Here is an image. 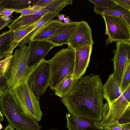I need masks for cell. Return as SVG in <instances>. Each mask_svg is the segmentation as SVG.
<instances>
[{
	"label": "cell",
	"instance_id": "obj_28",
	"mask_svg": "<svg viewBox=\"0 0 130 130\" xmlns=\"http://www.w3.org/2000/svg\"><path fill=\"white\" fill-rule=\"evenodd\" d=\"M118 5L130 12V0H115Z\"/></svg>",
	"mask_w": 130,
	"mask_h": 130
},
{
	"label": "cell",
	"instance_id": "obj_24",
	"mask_svg": "<svg viewBox=\"0 0 130 130\" xmlns=\"http://www.w3.org/2000/svg\"><path fill=\"white\" fill-rule=\"evenodd\" d=\"M93 3L95 6L97 7H115L118 4L115 0H89Z\"/></svg>",
	"mask_w": 130,
	"mask_h": 130
},
{
	"label": "cell",
	"instance_id": "obj_38",
	"mask_svg": "<svg viewBox=\"0 0 130 130\" xmlns=\"http://www.w3.org/2000/svg\"><path fill=\"white\" fill-rule=\"evenodd\" d=\"M3 116L2 114L0 109V122L3 121Z\"/></svg>",
	"mask_w": 130,
	"mask_h": 130
},
{
	"label": "cell",
	"instance_id": "obj_16",
	"mask_svg": "<svg viewBox=\"0 0 130 130\" xmlns=\"http://www.w3.org/2000/svg\"><path fill=\"white\" fill-rule=\"evenodd\" d=\"M13 40V31L9 29L0 35V61L12 55L15 48Z\"/></svg>",
	"mask_w": 130,
	"mask_h": 130
},
{
	"label": "cell",
	"instance_id": "obj_5",
	"mask_svg": "<svg viewBox=\"0 0 130 130\" xmlns=\"http://www.w3.org/2000/svg\"><path fill=\"white\" fill-rule=\"evenodd\" d=\"M25 114L39 122L43 113L39 103V96L30 89L27 81L19 86L13 92Z\"/></svg>",
	"mask_w": 130,
	"mask_h": 130
},
{
	"label": "cell",
	"instance_id": "obj_20",
	"mask_svg": "<svg viewBox=\"0 0 130 130\" xmlns=\"http://www.w3.org/2000/svg\"><path fill=\"white\" fill-rule=\"evenodd\" d=\"M78 80L73 78L72 74L69 75L56 87L54 90L55 94L61 98L65 97L69 93Z\"/></svg>",
	"mask_w": 130,
	"mask_h": 130
},
{
	"label": "cell",
	"instance_id": "obj_21",
	"mask_svg": "<svg viewBox=\"0 0 130 130\" xmlns=\"http://www.w3.org/2000/svg\"><path fill=\"white\" fill-rule=\"evenodd\" d=\"M39 0H1V10L6 9L20 10L35 6Z\"/></svg>",
	"mask_w": 130,
	"mask_h": 130
},
{
	"label": "cell",
	"instance_id": "obj_39",
	"mask_svg": "<svg viewBox=\"0 0 130 130\" xmlns=\"http://www.w3.org/2000/svg\"><path fill=\"white\" fill-rule=\"evenodd\" d=\"M3 91L0 90V99L2 96Z\"/></svg>",
	"mask_w": 130,
	"mask_h": 130
},
{
	"label": "cell",
	"instance_id": "obj_30",
	"mask_svg": "<svg viewBox=\"0 0 130 130\" xmlns=\"http://www.w3.org/2000/svg\"><path fill=\"white\" fill-rule=\"evenodd\" d=\"M7 89V80L5 76L0 74V90L3 91Z\"/></svg>",
	"mask_w": 130,
	"mask_h": 130
},
{
	"label": "cell",
	"instance_id": "obj_23",
	"mask_svg": "<svg viewBox=\"0 0 130 130\" xmlns=\"http://www.w3.org/2000/svg\"><path fill=\"white\" fill-rule=\"evenodd\" d=\"M130 64L127 67L122 78L119 86L122 93L130 84Z\"/></svg>",
	"mask_w": 130,
	"mask_h": 130
},
{
	"label": "cell",
	"instance_id": "obj_8",
	"mask_svg": "<svg viewBox=\"0 0 130 130\" xmlns=\"http://www.w3.org/2000/svg\"><path fill=\"white\" fill-rule=\"evenodd\" d=\"M113 52V73L120 86L125 70L130 64V42H117L116 48Z\"/></svg>",
	"mask_w": 130,
	"mask_h": 130
},
{
	"label": "cell",
	"instance_id": "obj_33",
	"mask_svg": "<svg viewBox=\"0 0 130 130\" xmlns=\"http://www.w3.org/2000/svg\"><path fill=\"white\" fill-rule=\"evenodd\" d=\"M13 20L11 18L8 21L4 20L2 17V16L0 15V30L4 27L8 26L9 24L12 22Z\"/></svg>",
	"mask_w": 130,
	"mask_h": 130
},
{
	"label": "cell",
	"instance_id": "obj_22",
	"mask_svg": "<svg viewBox=\"0 0 130 130\" xmlns=\"http://www.w3.org/2000/svg\"><path fill=\"white\" fill-rule=\"evenodd\" d=\"M36 22L19 28L13 31V42L15 48L20 47L22 41L27 35L32 30Z\"/></svg>",
	"mask_w": 130,
	"mask_h": 130
},
{
	"label": "cell",
	"instance_id": "obj_40",
	"mask_svg": "<svg viewBox=\"0 0 130 130\" xmlns=\"http://www.w3.org/2000/svg\"><path fill=\"white\" fill-rule=\"evenodd\" d=\"M3 128V126L0 122V130Z\"/></svg>",
	"mask_w": 130,
	"mask_h": 130
},
{
	"label": "cell",
	"instance_id": "obj_29",
	"mask_svg": "<svg viewBox=\"0 0 130 130\" xmlns=\"http://www.w3.org/2000/svg\"><path fill=\"white\" fill-rule=\"evenodd\" d=\"M101 128L105 130H122V125L117 123H115Z\"/></svg>",
	"mask_w": 130,
	"mask_h": 130
},
{
	"label": "cell",
	"instance_id": "obj_12",
	"mask_svg": "<svg viewBox=\"0 0 130 130\" xmlns=\"http://www.w3.org/2000/svg\"><path fill=\"white\" fill-rule=\"evenodd\" d=\"M92 45L86 46L75 50L74 78L79 79L84 75L88 66L91 53Z\"/></svg>",
	"mask_w": 130,
	"mask_h": 130
},
{
	"label": "cell",
	"instance_id": "obj_41",
	"mask_svg": "<svg viewBox=\"0 0 130 130\" xmlns=\"http://www.w3.org/2000/svg\"><path fill=\"white\" fill-rule=\"evenodd\" d=\"M56 129H47V130H55ZM15 130H17L15 129Z\"/></svg>",
	"mask_w": 130,
	"mask_h": 130
},
{
	"label": "cell",
	"instance_id": "obj_26",
	"mask_svg": "<svg viewBox=\"0 0 130 130\" xmlns=\"http://www.w3.org/2000/svg\"><path fill=\"white\" fill-rule=\"evenodd\" d=\"M42 8L40 6H34L24 9L15 10L16 13H21L24 15H28L34 14L37 11Z\"/></svg>",
	"mask_w": 130,
	"mask_h": 130
},
{
	"label": "cell",
	"instance_id": "obj_9",
	"mask_svg": "<svg viewBox=\"0 0 130 130\" xmlns=\"http://www.w3.org/2000/svg\"><path fill=\"white\" fill-rule=\"evenodd\" d=\"M64 3L67 5L73 4L72 0H55L47 6L42 8L34 14L24 15H21L18 18L13 20L8 26L9 29L14 31L16 29L23 26L30 25L37 22L46 13L52 12L59 6Z\"/></svg>",
	"mask_w": 130,
	"mask_h": 130
},
{
	"label": "cell",
	"instance_id": "obj_32",
	"mask_svg": "<svg viewBox=\"0 0 130 130\" xmlns=\"http://www.w3.org/2000/svg\"><path fill=\"white\" fill-rule=\"evenodd\" d=\"M16 10L10 9H6L0 11V15L3 17H10Z\"/></svg>",
	"mask_w": 130,
	"mask_h": 130
},
{
	"label": "cell",
	"instance_id": "obj_15",
	"mask_svg": "<svg viewBox=\"0 0 130 130\" xmlns=\"http://www.w3.org/2000/svg\"><path fill=\"white\" fill-rule=\"evenodd\" d=\"M66 127L68 130H103L98 122L76 117L66 114Z\"/></svg>",
	"mask_w": 130,
	"mask_h": 130
},
{
	"label": "cell",
	"instance_id": "obj_11",
	"mask_svg": "<svg viewBox=\"0 0 130 130\" xmlns=\"http://www.w3.org/2000/svg\"><path fill=\"white\" fill-rule=\"evenodd\" d=\"M28 43L27 66L32 69L44 59L49 51L55 47L45 41L30 40Z\"/></svg>",
	"mask_w": 130,
	"mask_h": 130
},
{
	"label": "cell",
	"instance_id": "obj_6",
	"mask_svg": "<svg viewBox=\"0 0 130 130\" xmlns=\"http://www.w3.org/2000/svg\"><path fill=\"white\" fill-rule=\"evenodd\" d=\"M51 77L50 64L44 59L33 68L28 78L27 84L33 93L42 95L49 86Z\"/></svg>",
	"mask_w": 130,
	"mask_h": 130
},
{
	"label": "cell",
	"instance_id": "obj_7",
	"mask_svg": "<svg viewBox=\"0 0 130 130\" xmlns=\"http://www.w3.org/2000/svg\"><path fill=\"white\" fill-rule=\"evenodd\" d=\"M101 15L105 24L106 45L113 42H130V25L123 19L105 14Z\"/></svg>",
	"mask_w": 130,
	"mask_h": 130
},
{
	"label": "cell",
	"instance_id": "obj_36",
	"mask_svg": "<svg viewBox=\"0 0 130 130\" xmlns=\"http://www.w3.org/2000/svg\"><path fill=\"white\" fill-rule=\"evenodd\" d=\"M122 130H130V124L122 125Z\"/></svg>",
	"mask_w": 130,
	"mask_h": 130
},
{
	"label": "cell",
	"instance_id": "obj_27",
	"mask_svg": "<svg viewBox=\"0 0 130 130\" xmlns=\"http://www.w3.org/2000/svg\"><path fill=\"white\" fill-rule=\"evenodd\" d=\"M115 123L122 125L130 124V107L127 108L122 117Z\"/></svg>",
	"mask_w": 130,
	"mask_h": 130
},
{
	"label": "cell",
	"instance_id": "obj_37",
	"mask_svg": "<svg viewBox=\"0 0 130 130\" xmlns=\"http://www.w3.org/2000/svg\"><path fill=\"white\" fill-rule=\"evenodd\" d=\"M14 128L13 127L9 124L5 127L4 130H14Z\"/></svg>",
	"mask_w": 130,
	"mask_h": 130
},
{
	"label": "cell",
	"instance_id": "obj_18",
	"mask_svg": "<svg viewBox=\"0 0 130 130\" xmlns=\"http://www.w3.org/2000/svg\"><path fill=\"white\" fill-rule=\"evenodd\" d=\"M67 5L66 3L61 4L53 11L46 13L41 18L36 22L32 30L23 40L20 47L25 45L28 43L31 38L39 29L56 16Z\"/></svg>",
	"mask_w": 130,
	"mask_h": 130
},
{
	"label": "cell",
	"instance_id": "obj_3",
	"mask_svg": "<svg viewBox=\"0 0 130 130\" xmlns=\"http://www.w3.org/2000/svg\"><path fill=\"white\" fill-rule=\"evenodd\" d=\"M29 54L28 46L20 47L12 55L11 63L5 76L8 89L13 92L27 81L32 69L27 66Z\"/></svg>",
	"mask_w": 130,
	"mask_h": 130
},
{
	"label": "cell",
	"instance_id": "obj_1",
	"mask_svg": "<svg viewBox=\"0 0 130 130\" xmlns=\"http://www.w3.org/2000/svg\"><path fill=\"white\" fill-rule=\"evenodd\" d=\"M102 86L98 75L91 74L82 77L61 101L69 113L78 118L99 122L103 116Z\"/></svg>",
	"mask_w": 130,
	"mask_h": 130
},
{
	"label": "cell",
	"instance_id": "obj_34",
	"mask_svg": "<svg viewBox=\"0 0 130 130\" xmlns=\"http://www.w3.org/2000/svg\"><path fill=\"white\" fill-rule=\"evenodd\" d=\"M57 16L58 19L61 22L62 21H63L65 18V15L62 14L58 13Z\"/></svg>",
	"mask_w": 130,
	"mask_h": 130
},
{
	"label": "cell",
	"instance_id": "obj_4",
	"mask_svg": "<svg viewBox=\"0 0 130 130\" xmlns=\"http://www.w3.org/2000/svg\"><path fill=\"white\" fill-rule=\"evenodd\" d=\"M75 50L68 45L56 52L48 60L51 67V77L49 85L51 90H54L66 77L73 73L75 63Z\"/></svg>",
	"mask_w": 130,
	"mask_h": 130
},
{
	"label": "cell",
	"instance_id": "obj_13",
	"mask_svg": "<svg viewBox=\"0 0 130 130\" xmlns=\"http://www.w3.org/2000/svg\"><path fill=\"white\" fill-rule=\"evenodd\" d=\"M79 22L72 21L68 24H64L44 41L51 43L55 47L68 45L70 37Z\"/></svg>",
	"mask_w": 130,
	"mask_h": 130
},
{
	"label": "cell",
	"instance_id": "obj_10",
	"mask_svg": "<svg viewBox=\"0 0 130 130\" xmlns=\"http://www.w3.org/2000/svg\"><path fill=\"white\" fill-rule=\"evenodd\" d=\"M93 44L90 26L86 22H80L70 37L68 45L75 50L86 46L92 45Z\"/></svg>",
	"mask_w": 130,
	"mask_h": 130
},
{
	"label": "cell",
	"instance_id": "obj_17",
	"mask_svg": "<svg viewBox=\"0 0 130 130\" xmlns=\"http://www.w3.org/2000/svg\"><path fill=\"white\" fill-rule=\"evenodd\" d=\"M64 24L58 19L52 20L39 29L30 40L44 41Z\"/></svg>",
	"mask_w": 130,
	"mask_h": 130
},
{
	"label": "cell",
	"instance_id": "obj_25",
	"mask_svg": "<svg viewBox=\"0 0 130 130\" xmlns=\"http://www.w3.org/2000/svg\"><path fill=\"white\" fill-rule=\"evenodd\" d=\"M12 55L0 61V73L4 76H5L9 68Z\"/></svg>",
	"mask_w": 130,
	"mask_h": 130
},
{
	"label": "cell",
	"instance_id": "obj_35",
	"mask_svg": "<svg viewBox=\"0 0 130 130\" xmlns=\"http://www.w3.org/2000/svg\"><path fill=\"white\" fill-rule=\"evenodd\" d=\"M71 20L69 17L68 16L65 18L63 20L64 23V24H68L72 22Z\"/></svg>",
	"mask_w": 130,
	"mask_h": 130
},
{
	"label": "cell",
	"instance_id": "obj_31",
	"mask_svg": "<svg viewBox=\"0 0 130 130\" xmlns=\"http://www.w3.org/2000/svg\"><path fill=\"white\" fill-rule=\"evenodd\" d=\"M55 0H39L35 6L44 8L50 5Z\"/></svg>",
	"mask_w": 130,
	"mask_h": 130
},
{
	"label": "cell",
	"instance_id": "obj_2",
	"mask_svg": "<svg viewBox=\"0 0 130 130\" xmlns=\"http://www.w3.org/2000/svg\"><path fill=\"white\" fill-rule=\"evenodd\" d=\"M0 109L9 124L17 130H40L41 125L27 116L13 92L3 91L0 99Z\"/></svg>",
	"mask_w": 130,
	"mask_h": 130
},
{
	"label": "cell",
	"instance_id": "obj_19",
	"mask_svg": "<svg viewBox=\"0 0 130 130\" xmlns=\"http://www.w3.org/2000/svg\"><path fill=\"white\" fill-rule=\"evenodd\" d=\"M94 11L98 14H105L121 18L130 25V12L119 5L110 7H99L95 6Z\"/></svg>",
	"mask_w": 130,
	"mask_h": 130
},
{
	"label": "cell",
	"instance_id": "obj_14",
	"mask_svg": "<svg viewBox=\"0 0 130 130\" xmlns=\"http://www.w3.org/2000/svg\"><path fill=\"white\" fill-rule=\"evenodd\" d=\"M103 98L109 105L122 95L119 85L113 73L109 76L107 81L102 86Z\"/></svg>",
	"mask_w": 130,
	"mask_h": 130
}]
</instances>
